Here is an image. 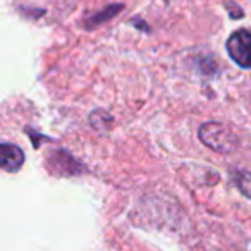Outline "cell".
I'll return each instance as SVG.
<instances>
[{"instance_id":"obj_1","label":"cell","mask_w":251,"mask_h":251,"mask_svg":"<svg viewBox=\"0 0 251 251\" xmlns=\"http://www.w3.org/2000/svg\"><path fill=\"white\" fill-rule=\"evenodd\" d=\"M198 134H200V140L206 147L215 151H220V153H230L239 145L236 134L227 126L220 124V122H205L200 127Z\"/></svg>"},{"instance_id":"obj_2","label":"cell","mask_w":251,"mask_h":251,"mask_svg":"<svg viewBox=\"0 0 251 251\" xmlns=\"http://www.w3.org/2000/svg\"><path fill=\"white\" fill-rule=\"evenodd\" d=\"M227 52L237 66L251 69V31L237 29L227 40Z\"/></svg>"},{"instance_id":"obj_3","label":"cell","mask_w":251,"mask_h":251,"mask_svg":"<svg viewBox=\"0 0 251 251\" xmlns=\"http://www.w3.org/2000/svg\"><path fill=\"white\" fill-rule=\"evenodd\" d=\"M25 164V151L12 143H0V169L16 172Z\"/></svg>"},{"instance_id":"obj_4","label":"cell","mask_w":251,"mask_h":251,"mask_svg":"<svg viewBox=\"0 0 251 251\" xmlns=\"http://www.w3.org/2000/svg\"><path fill=\"white\" fill-rule=\"evenodd\" d=\"M234 181H236V186L239 188V191L243 193L244 196L251 198V172L246 171H239L234 174Z\"/></svg>"}]
</instances>
